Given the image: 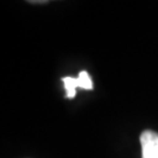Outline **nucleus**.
<instances>
[{
	"label": "nucleus",
	"mask_w": 158,
	"mask_h": 158,
	"mask_svg": "<svg viewBox=\"0 0 158 158\" xmlns=\"http://www.w3.org/2000/svg\"><path fill=\"white\" fill-rule=\"evenodd\" d=\"M142 158H158V134L145 130L141 135Z\"/></svg>",
	"instance_id": "obj_1"
},
{
	"label": "nucleus",
	"mask_w": 158,
	"mask_h": 158,
	"mask_svg": "<svg viewBox=\"0 0 158 158\" xmlns=\"http://www.w3.org/2000/svg\"><path fill=\"white\" fill-rule=\"evenodd\" d=\"M79 77L82 81V88L83 89H85V90H91L93 89V82H91L90 76H89V74L87 73L85 70L80 72Z\"/></svg>",
	"instance_id": "obj_3"
},
{
	"label": "nucleus",
	"mask_w": 158,
	"mask_h": 158,
	"mask_svg": "<svg viewBox=\"0 0 158 158\" xmlns=\"http://www.w3.org/2000/svg\"><path fill=\"white\" fill-rule=\"evenodd\" d=\"M63 85H64V89H66V97L67 98H73L74 96L76 95V89L77 88H82V81L79 76L75 79V77H63Z\"/></svg>",
	"instance_id": "obj_2"
},
{
	"label": "nucleus",
	"mask_w": 158,
	"mask_h": 158,
	"mask_svg": "<svg viewBox=\"0 0 158 158\" xmlns=\"http://www.w3.org/2000/svg\"><path fill=\"white\" fill-rule=\"evenodd\" d=\"M29 2H32V4H46L47 1H42V0H40V1H35V0H33V1H29Z\"/></svg>",
	"instance_id": "obj_4"
}]
</instances>
